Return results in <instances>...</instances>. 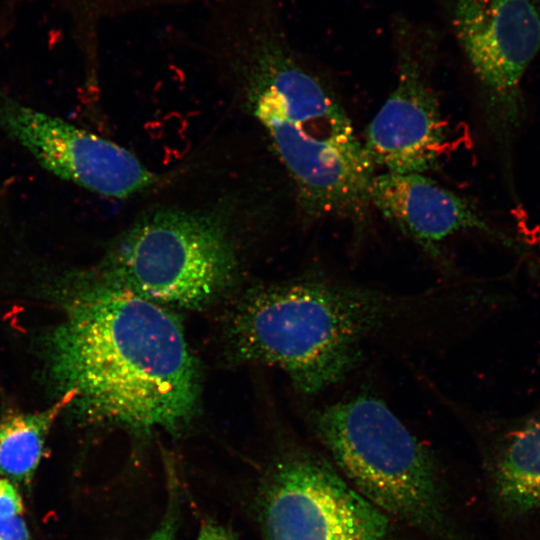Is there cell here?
Segmentation results:
<instances>
[{
  "label": "cell",
  "mask_w": 540,
  "mask_h": 540,
  "mask_svg": "<svg viewBox=\"0 0 540 540\" xmlns=\"http://www.w3.org/2000/svg\"><path fill=\"white\" fill-rule=\"evenodd\" d=\"M169 502L164 518L158 528L146 540H174L178 524V491L175 480L169 476Z\"/></svg>",
  "instance_id": "13"
},
{
  "label": "cell",
  "mask_w": 540,
  "mask_h": 540,
  "mask_svg": "<svg viewBox=\"0 0 540 540\" xmlns=\"http://www.w3.org/2000/svg\"><path fill=\"white\" fill-rule=\"evenodd\" d=\"M258 500L265 540H433L361 495L310 446L275 459Z\"/></svg>",
  "instance_id": "6"
},
{
  "label": "cell",
  "mask_w": 540,
  "mask_h": 540,
  "mask_svg": "<svg viewBox=\"0 0 540 540\" xmlns=\"http://www.w3.org/2000/svg\"><path fill=\"white\" fill-rule=\"evenodd\" d=\"M306 423L337 472L373 504L433 540H478L446 461L381 398L312 406Z\"/></svg>",
  "instance_id": "4"
},
{
  "label": "cell",
  "mask_w": 540,
  "mask_h": 540,
  "mask_svg": "<svg viewBox=\"0 0 540 540\" xmlns=\"http://www.w3.org/2000/svg\"><path fill=\"white\" fill-rule=\"evenodd\" d=\"M397 81L370 121L363 141L375 167L424 174L436 169L446 144L440 103L431 84L436 36L407 20L394 25Z\"/></svg>",
  "instance_id": "7"
},
{
  "label": "cell",
  "mask_w": 540,
  "mask_h": 540,
  "mask_svg": "<svg viewBox=\"0 0 540 540\" xmlns=\"http://www.w3.org/2000/svg\"><path fill=\"white\" fill-rule=\"evenodd\" d=\"M0 540H30L27 525L20 515L0 518Z\"/></svg>",
  "instance_id": "15"
},
{
  "label": "cell",
  "mask_w": 540,
  "mask_h": 540,
  "mask_svg": "<svg viewBox=\"0 0 540 540\" xmlns=\"http://www.w3.org/2000/svg\"><path fill=\"white\" fill-rule=\"evenodd\" d=\"M236 273L234 245L219 217L162 208L114 240L99 274L164 307L192 309L216 300Z\"/></svg>",
  "instance_id": "5"
},
{
  "label": "cell",
  "mask_w": 540,
  "mask_h": 540,
  "mask_svg": "<svg viewBox=\"0 0 540 540\" xmlns=\"http://www.w3.org/2000/svg\"><path fill=\"white\" fill-rule=\"evenodd\" d=\"M22 512L20 494L8 480L0 478V518L21 515Z\"/></svg>",
  "instance_id": "14"
},
{
  "label": "cell",
  "mask_w": 540,
  "mask_h": 540,
  "mask_svg": "<svg viewBox=\"0 0 540 540\" xmlns=\"http://www.w3.org/2000/svg\"><path fill=\"white\" fill-rule=\"evenodd\" d=\"M0 128L44 169L93 193L126 198L157 182L124 147L1 92Z\"/></svg>",
  "instance_id": "9"
},
{
  "label": "cell",
  "mask_w": 540,
  "mask_h": 540,
  "mask_svg": "<svg viewBox=\"0 0 540 540\" xmlns=\"http://www.w3.org/2000/svg\"><path fill=\"white\" fill-rule=\"evenodd\" d=\"M281 0H227L207 37L247 94L312 219L364 223L376 167L335 91L288 42Z\"/></svg>",
  "instance_id": "1"
},
{
  "label": "cell",
  "mask_w": 540,
  "mask_h": 540,
  "mask_svg": "<svg viewBox=\"0 0 540 540\" xmlns=\"http://www.w3.org/2000/svg\"><path fill=\"white\" fill-rule=\"evenodd\" d=\"M74 399L72 391L36 412H9L0 417V474L29 481L43 454L50 428Z\"/></svg>",
  "instance_id": "12"
},
{
  "label": "cell",
  "mask_w": 540,
  "mask_h": 540,
  "mask_svg": "<svg viewBox=\"0 0 540 540\" xmlns=\"http://www.w3.org/2000/svg\"><path fill=\"white\" fill-rule=\"evenodd\" d=\"M197 540H237L225 527L207 520L201 525Z\"/></svg>",
  "instance_id": "16"
},
{
  "label": "cell",
  "mask_w": 540,
  "mask_h": 540,
  "mask_svg": "<svg viewBox=\"0 0 540 540\" xmlns=\"http://www.w3.org/2000/svg\"><path fill=\"white\" fill-rule=\"evenodd\" d=\"M444 7L480 87L490 125L514 128L521 80L540 52V0H445Z\"/></svg>",
  "instance_id": "8"
},
{
  "label": "cell",
  "mask_w": 540,
  "mask_h": 540,
  "mask_svg": "<svg viewBox=\"0 0 540 540\" xmlns=\"http://www.w3.org/2000/svg\"><path fill=\"white\" fill-rule=\"evenodd\" d=\"M489 494L497 511L519 517L540 508V415L484 450Z\"/></svg>",
  "instance_id": "11"
},
{
  "label": "cell",
  "mask_w": 540,
  "mask_h": 540,
  "mask_svg": "<svg viewBox=\"0 0 540 540\" xmlns=\"http://www.w3.org/2000/svg\"><path fill=\"white\" fill-rule=\"evenodd\" d=\"M48 347L51 372L88 420L172 432L197 409L200 377L180 322L101 274L74 298Z\"/></svg>",
  "instance_id": "3"
},
{
  "label": "cell",
  "mask_w": 540,
  "mask_h": 540,
  "mask_svg": "<svg viewBox=\"0 0 540 540\" xmlns=\"http://www.w3.org/2000/svg\"><path fill=\"white\" fill-rule=\"evenodd\" d=\"M466 302L459 284L399 293L311 275L258 290L229 332L240 358L282 370L299 392L314 396L344 380L368 344L448 343Z\"/></svg>",
  "instance_id": "2"
},
{
  "label": "cell",
  "mask_w": 540,
  "mask_h": 540,
  "mask_svg": "<svg viewBox=\"0 0 540 540\" xmlns=\"http://www.w3.org/2000/svg\"><path fill=\"white\" fill-rule=\"evenodd\" d=\"M370 204L445 269L444 246L453 236L476 231L503 238L470 200L425 174H376Z\"/></svg>",
  "instance_id": "10"
}]
</instances>
